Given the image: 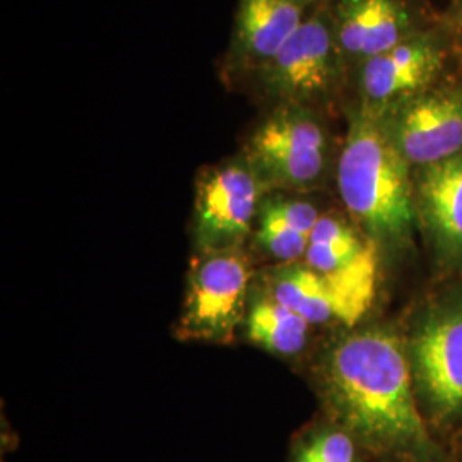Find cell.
Listing matches in <instances>:
<instances>
[{"label": "cell", "mask_w": 462, "mask_h": 462, "mask_svg": "<svg viewBox=\"0 0 462 462\" xmlns=\"http://www.w3.org/2000/svg\"><path fill=\"white\" fill-rule=\"evenodd\" d=\"M267 288L312 326L329 322L346 326L339 300L324 278L307 264L276 265L267 276Z\"/></svg>", "instance_id": "obj_16"}, {"label": "cell", "mask_w": 462, "mask_h": 462, "mask_svg": "<svg viewBox=\"0 0 462 462\" xmlns=\"http://www.w3.org/2000/svg\"><path fill=\"white\" fill-rule=\"evenodd\" d=\"M252 269L242 248L199 254L187 284L177 336L183 341L228 345L244 324Z\"/></svg>", "instance_id": "obj_5"}, {"label": "cell", "mask_w": 462, "mask_h": 462, "mask_svg": "<svg viewBox=\"0 0 462 462\" xmlns=\"http://www.w3.org/2000/svg\"><path fill=\"white\" fill-rule=\"evenodd\" d=\"M414 204L437 259L462 269V152L416 168Z\"/></svg>", "instance_id": "obj_11"}, {"label": "cell", "mask_w": 462, "mask_h": 462, "mask_svg": "<svg viewBox=\"0 0 462 462\" xmlns=\"http://www.w3.org/2000/svg\"><path fill=\"white\" fill-rule=\"evenodd\" d=\"M452 23H454V30L457 34V40L462 45V0L454 2V9H452Z\"/></svg>", "instance_id": "obj_18"}, {"label": "cell", "mask_w": 462, "mask_h": 462, "mask_svg": "<svg viewBox=\"0 0 462 462\" xmlns=\"http://www.w3.org/2000/svg\"><path fill=\"white\" fill-rule=\"evenodd\" d=\"M245 334L248 341L276 356H297L309 341L312 324L282 303L265 284L250 291Z\"/></svg>", "instance_id": "obj_15"}, {"label": "cell", "mask_w": 462, "mask_h": 462, "mask_svg": "<svg viewBox=\"0 0 462 462\" xmlns=\"http://www.w3.org/2000/svg\"><path fill=\"white\" fill-rule=\"evenodd\" d=\"M343 51L329 14L305 17L280 51L257 70L267 98L278 105L312 108L336 91Z\"/></svg>", "instance_id": "obj_6"}, {"label": "cell", "mask_w": 462, "mask_h": 462, "mask_svg": "<svg viewBox=\"0 0 462 462\" xmlns=\"http://www.w3.org/2000/svg\"><path fill=\"white\" fill-rule=\"evenodd\" d=\"M414 391L433 433L462 430V286L447 290L414 320L406 341Z\"/></svg>", "instance_id": "obj_3"}, {"label": "cell", "mask_w": 462, "mask_h": 462, "mask_svg": "<svg viewBox=\"0 0 462 462\" xmlns=\"http://www.w3.org/2000/svg\"><path fill=\"white\" fill-rule=\"evenodd\" d=\"M337 189L353 223L380 250L399 252L411 245L418 221L411 166L382 116L364 106L349 116Z\"/></svg>", "instance_id": "obj_2"}, {"label": "cell", "mask_w": 462, "mask_h": 462, "mask_svg": "<svg viewBox=\"0 0 462 462\" xmlns=\"http://www.w3.org/2000/svg\"><path fill=\"white\" fill-rule=\"evenodd\" d=\"M362 446L328 416L295 435L288 462H366Z\"/></svg>", "instance_id": "obj_17"}, {"label": "cell", "mask_w": 462, "mask_h": 462, "mask_svg": "<svg viewBox=\"0 0 462 462\" xmlns=\"http://www.w3.org/2000/svg\"><path fill=\"white\" fill-rule=\"evenodd\" d=\"M324 416L379 462H454L421 413L406 343L385 328L351 332L317 365Z\"/></svg>", "instance_id": "obj_1"}, {"label": "cell", "mask_w": 462, "mask_h": 462, "mask_svg": "<svg viewBox=\"0 0 462 462\" xmlns=\"http://www.w3.org/2000/svg\"><path fill=\"white\" fill-rule=\"evenodd\" d=\"M330 17L345 60L358 64L416 33L401 0H339Z\"/></svg>", "instance_id": "obj_12"}, {"label": "cell", "mask_w": 462, "mask_h": 462, "mask_svg": "<svg viewBox=\"0 0 462 462\" xmlns=\"http://www.w3.org/2000/svg\"><path fill=\"white\" fill-rule=\"evenodd\" d=\"M269 190L244 154L206 168L196 182L194 240L199 254L242 248L255 230Z\"/></svg>", "instance_id": "obj_7"}, {"label": "cell", "mask_w": 462, "mask_h": 462, "mask_svg": "<svg viewBox=\"0 0 462 462\" xmlns=\"http://www.w3.org/2000/svg\"><path fill=\"white\" fill-rule=\"evenodd\" d=\"M319 217L320 213L310 200L269 192L259 208L255 244L280 264L300 263L310 245Z\"/></svg>", "instance_id": "obj_14"}, {"label": "cell", "mask_w": 462, "mask_h": 462, "mask_svg": "<svg viewBox=\"0 0 462 462\" xmlns=\"http://www.w3.org/2000/svg\"><path fill=\"white\" fill-rule=\"evenodd\" d=\"M305 2H307V4H310V2H312V0H305Z\"/></svg>", "instance_id": "obj_19"}, {"label": "cell", "mask_w": 462, "mask_h": 462, "mask_svg": "<svg viewBox=\"0 0 462 462\" xmlns=\"http://www.w3.org/2000/svg\"><path fill=\"white\" fill-rule=\"evenodd\" d=\"M379 116L411 168L462 152V83L429 88Z\"/></svg>", "instance_id": "obj_9"}, {"label": "cell", "mask_w": 462, "mask_h": 462, "mask_svg": "<svg viewBox=\"0 0 462 462\" xmlns=\"http://www.w3.org/2000/svg\"><path fill=\"white\" fill-rule=\"evenodd\" d=\"M269 192L307 190L329 166V134L312 108L278 105L254 129L242 152Z\"/></svg>", "instance_id": "obj_4"}, {"label": "cell", "mask_w": 462, "mask_h": 462, "mask_svg": "<svg viewBox=\"0 0 462 462\" xmlns=\"http://www.w3.org/2000/svg\"><path fill=\"white\" fill-rule=\"evenodd\" d=\"M305 0H240L231 45L236 69L265 66L305 21Z\"/></svg>", "instance_id": "obj_13"}, {"label": "cell", "mask_w": 462, "mask_h": 462, "mask_svg": "<svg viewBox=\"0 0 462 462\" xmlns=\"http://www.w3.org/2000/svg\"><path fill=\"white\" fill-rule=\"evenodd\" d=\"M440 42L427 33H413L394 49L360 64L358 88L366 110L383 114L397 103L431 88L444 66Z\"/></svg>", "instance_id": "obj_10"}, {"label": "cell", "mask_w": 462, "mask_h": 462, "mask_svg": "<svg viewBox=\"0 0 462 462\" xmlns=\"http://www.w3.org/2000/svg\"><path fill=\"white\" fill-rule=\"evenodd\" d=\"M380 248L353 221L320 215L303 257L337 297L346 328H355L370 310L379 278Z\"/></svg>", "instance_id": "obj_8"}]
</instances>
